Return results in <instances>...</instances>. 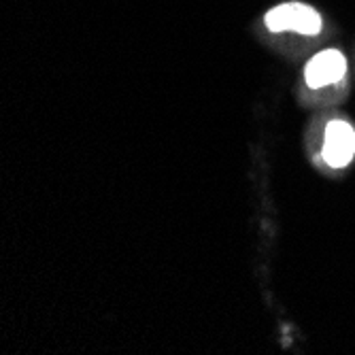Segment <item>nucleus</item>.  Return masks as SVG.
<instances>
[{
	"label": "nucleus",
	"mask_w": 355,
	"mask_h": 355,
	"mask_svg": "<svg viewBox=\"0 0 355 355\" xmlns=\"http://www.w3.org/2000/svg\"><path fill=\"white\" fill-rule=\"evenodd\" d=\"M266 26L272 32L296 30L300 35L315 37L321 32V15L309 5L287 3V5H279L266 13Z\"/></svg>",
	"instance_id": "1"
},
{
	"label": "nucleus",
	"mask_w": 355,
	"mask_h": 355,
	"mask_svg": "<svg viewBox=\"0 0 355 355\" xmlns=\"http://www.w3.org/2000/svg\"><path fill=\"white\" fill-rule=\"evenodd\" d=\"M321 155H324L326 164L334 168H343L351 162L355 155V130L351 128V123L340 121V119L328 123L326 143H324Z\"/></svg>",
	"instance_id": "2"
},
{
	"label": "nucleus",
	"mask_w": 355,
	"mask_h": 355,
	"mask_svg": "<svg viewBox=\"0 0 355 355\" xmlns=\"http://www.w3.org/2000/svg\"><path fill=\"white\" fill-rule=\"evenodd\" d=\"M347 73V60L340 51L336 49H326L317 53L309 64H306V83L309 87H324L330 83H336L345 77Z\"/></svg>",
	"instance_id": "3"
}]
</instances>
